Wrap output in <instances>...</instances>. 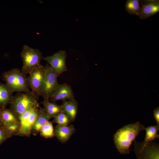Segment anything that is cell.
Instances as JSON below:
<instances>
[{"label": "cell", "instance_id": "obj_23", "mask_svg": "<svg viewBox=\"0 0 159 159\" xmlns=\"http://www.w3.org/2000/svg\"><path fill=\"white\" fill-rule=\"evenodd\" d=\"M11 137V136L5 130L2 126L0 127V145Z\"/></svg>", "mask_w": 159, "mask_h": 159}, {"label": "cell", "instance_id": "obj_21", "mask_svg": "<svg viewBox=\"0 0 159 159\" xmlns=\"http://www.w3.org/2000/svg\"><path fill=\"white\" fill-rule=\"evenodd\" d=\"M71 121L69 117L62 111L54 118L53 122L60 126H67Z\"/></svg>", "mask_w": 159, "mask_h": 159}, {"label": "cell", "instance_id": "obj_1", "mask_svg": "<svg viewBox=\"0 0 159 159\" xmlns=\"http://www.w3.org/2000/svg\"><path fill=\"white\" fill-rule=\"evenodd\" d=\"M144 126L139 122L125 125L117 130L113 135L116 148L122 154H129L130 147L140 132L145 130Z\"/></svg>", "mask_w": 159, "mask_h": 159}, {"label": "cell", "instance_id": "obj_20", "mask_svg": "<svg viewBox=\"0 0 159 159\" xmlns=\"http://www.w3.org/2000/svg\"><path fill=\"white\" fill-rule=\"evenodd\" d=\"M39 132L41 136L46 138H51L55 136L52 122L49 121L42 127Z\"/></svg>", "mask_w": 159, "mask_h": 159}, {"label": "cell", "instance_id": "obj_8", "mask_svg": "<svg viewBox=\"0 0 159 159\" xmlns=\"http://www.w3.org/2000/svg\"><path fill=\"white\" fill-rule=\"evenodd\" d=\"M67 55L64 50H60L43 59L48 63L57 77L67 70L66 64Z\"/></svg>", "mask_w": 159, "mask_h": 159}, {"label": "cell", "instance_id": "obj_11", "mask_svg": "<svg viewBox=\"0 0 159 159\" xmlns=\"http://www.w3.org/2000/svg\"><path fill=\"white\" fill-rule=\"evenodd\" d=\"M75 131L74 126L72 125L69 126L57 125L54 130L55 136L62 143L67 141Z\"/></svg>", "mask_w": 159, "mask_h": 159}, {"label": "cell", "instance_id": "obj_3", "mask_svg": "<svg viewBox=\"0 0 159 159\" xmlns=\"http://www.w3.org/2000/svg\"><path fill=\"white\" fill-rule=\"evenodd\" d=\"M38 97L32 91L18 92L14 96L10 102V109L19 117L23 113L31 108L39 107Z\"/></svg>", "mask_w": 159, "mask_h": 159}, {"label": "cell", "instance_id": "obj_25", "mask_svg": "<svg viewBox=\"0 0 159 159\" xmlns=\"http://www.w3.org/2000/svg\"><path fill=\"white\" fill-rule=\"evenodd\" d=\"M1 109L0 108V127H1L2 126L1 118Z\"/></svg>", "mask_w": 159, "mask_h": 159}, {"label": "cell", "instance_id": "obj_13", "mask_svg": "<svg viewBox=\"0 0 159 159\" xmlns=\"http://www.w3.org/2000/svg\"><path fill=\"white\" fill-rule=\"evenodd\" d=\"M142 5L139 15L140 18L145 19L155 14L159 11V1H154L145 5Z\"/></svg>", "mask_w": 159, "mask_h": 159}, {"label": "cell", "instance_id": "obj_24", "mask_svg": "<svg viewBox=\"0 0 159 159\" xmlns=\"http://www.w3.org/2000/svg\"><path fill=\"white\" fill-rule=\"evenodd\" d=\"M153 117L157 125L159 126V107L155 108L153 111Z\"/></svg>", "mask_w": 159, "mask_h": 159}, {"label": "cell", "instance_id": "obj_10", "mask_svg": "<svg viewBox=\"0 0 159 159\" xmlns=\"http://www.w3.org/2000/svg\"><path fill=\"white\" fill-rule=\"evenodd\" d=\"M74 99V96L71 87L65 83L58 85L50 98V100L55 102L60 100L64 101Z\"/></svg>", "mask_w": 159, "mask_h": 159}, {"label": "cell", "instance_id": "obj_5", "mask_svg": "<svg viewBox=\"0 0 159 159\" xmlns=\"http://www.w3.org/2000/svg\"><path fill=\"white\" fill-rule=\"evenodd\" d=\"M39 107L31 108L25 112L19 117L20 127L15 135L29 137L33 125L40 113Z\"/></svg>", "mask_w": 159, "mask_h": 159}, {"label": "cell", "instance_id": "obj_4", "mask_svg": "<svg viewBox=\"0 0 159 159\" xmlns=\"http://www.w3.org/2000/svg\"><path fill=\"white\" fill-rule=\"evenodd\" d=\"M20 56L23 62L21 70L26 74L41 65V61L43 58L42 52L39 49L26 45L23 46Z\"/></svg>", "mask_w": 159, "mask_h": 159}, {"label": "cell", "instance_id": "obj_7", "mask_svg": "<svg viewBox=\"0 0 159 159\" xmlns=\"http://www.w3.org/2000/svg\"><path fill=\"white\" fill-rule=\"evenodd\" d=\"M28 81L29 87L38 97L41 95L44 77V67L41 64L33 69L29 74Z\"/></svg>", "mask_w": 159, "mask_h": 159}, {"label": "cell", "instance_id": "obj_16", "mask_svg": "<svg viewBox=\"0 0 159 159\" xmlns=\"http://www.w3.org/2000/svg\"><path fill=\"white\" fill-rule=\"evenodd\" d=\"M44 99L42 103L49 119L55 117L62 111L61 105H58L54 102H50L49 99Z\"/></svg>", "mask_w": 159, "mask_h": 159}, {"label": "cell", "instance_id": "obj_12", "mask_svg": "<svg viewBox=\"0 0 159 159\" xmlns=\"http://www.w3.org/2000/svg\"><path fill=\"white\" fill-rule=\"evenodd\" d=\"M61 105L62 111L69 117L71 121H74L77 112V101L74 99L63 101Z\"/></svg>", "mask_w": 159, "mask_h": 159}, {"label": "cell", "instance_id": "obj_2", "mask_svg": "<svg viewBox=\"0 0 159 159\" xmlns=\"http://www.w3.org/2000/svg\"><path fill=\"white\" fill-rule=\"evenodd\" d=\"M6 84L13 92H30L28 77L19 69H12L2 74Z\"/></svg>", "mask_w": 159, "mask_h": 159}, {"label": "cell", "instance_id": "obj_22", "mask_svg": "<svg viewBox=\"0 0 159 159\" xmlns=\"http://www.w3.org/2000/svg\"><path fill=\"white\" fill-rule=\"evenodd\" d=\"M5 130L11 136L15 135L19 130V122L9 125L2 126Z\"/></svg>", "mask_w": 159, "mask_h": 159}, {"label": "cell", "instance_id": "obj_9", "mask_svg": "<svg viewBox=\"0 0 159 159\" xmlns=\"http://www.w3.org/2000/svg\"><path fill=\"white\" fill-rule=\"evenodd\" d=\"M44 77L41 95L44 99H49L54 90L59 85L57 77L48 64L44 67Z\"/></svg>", "mask_w": 159, "mask_h": 159}, {"label": "cell", "instance_id": "obj_6", "mask_svg": "<svg viewBox=\"0 0 159 159\" xmlns=\"http://www.w3.org/2000/svg\"><path fill=\"white\" fill-rule=\"evenodd\" d=\"M134 150L137 159H159V145L152 141L143 146L141 142L134 141Z\"/></svg>", "mask_w": 159, "mask_h": 159}, {"label": "cell", "instance_id": "obj_14", "mask_svg": "<svg viewBox=\"0 0 159 159\" xmlns=\"http://www.w3.org/2000/svg\"><path fill=\"white\" fill-rule=\"evenodd\" d=\"M13 92L6 84L0 83V108H5L10 104L14 96Z\"/></svg>", "mask_w": 159, "mask_h": 159}, {"label": "cell", "instance_id": "obj_18", "mask_svg": "<svg viewBox=\"0 0 159 159\" xmlns=\"http://www.w3.org/2000/svg\"><path fill=\"white\" fill-rule=\"evenodd\" d=\"M159 129V126L157 125L150 126L145 128V137L144 141L141 142L142 145L145 146L155 139L159 138V135L157 134Z\"/></svg>", "mask_w": 159, "mask_h": 159}, {"label": "cell", "instance_id": "obj_15", "mask_svg": "<svg viewBox=\"0 0 159 159\" xmlns=\"http://www.w3.org/2000/svg\"><path fill=\"white\" fill-rule=\"evenodd\" d=\"M40 113L37 117L32 127L31 133L34 135H37L42 127L48 122L50 119L45 110L44 108L39 107Z\"/></svg>", "mask_w": 159, "mask_h": 159}, {"label": "cell", "instance_id": "obj_17", "mask_svg": "<svg viewBox=\"0 0 159 159\" xmlns=\"http://www.w3.org/2000/svg\"><path fill=\"white\" fill-rule=\"evenodd\" d=\"M1 118L2 126L19 122L18 117L10 108L1 109Z\"/></svg>", "mask_w": 159, "mask_h": 159}, {"label": "cell", "instance_id": "obj_19", "mask_svg": "<svg viewBox=\"0 0 159 159\" xmlns=\"http://www.w3.org/2000/svg\"><path fill=\"white\" fill-rule=\"evenodd\" d=\"M125 9L129 14L139 16L141 7L138 0H128L125 4Z\"/></svg>", "mask_w": 159, "mask_h": 159}]
</instances>
